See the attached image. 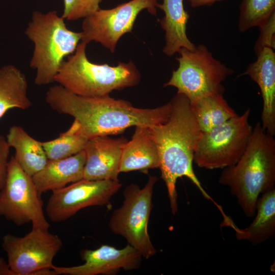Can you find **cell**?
<instances>
[{
  "label": "cell",
  "mask_w": 275,
  "mask_h": 275,
  "mask_svg": "<svg viewBox=\"0 0 275 275\" xmlns=\"http://www.w3.org/2000/svg\"><path fill=\"white\" fill-rule=\"evenodd\" d=\"M28 90V80L19 68L13 65L0 67V119L9 109L32 106Z\"/></svg>",
  "instance_id": "cell-21"
},
{
  "label": "cell",
  "mask_w": 275,
  "mask_h": 275,
  "mask_svg": "<svg viewBox=\"0 0 275 275\" xmlns=\"http://www.w3.org/2000/svg\"><path fill=\"white\" fill-rule=\"evenodd\" d=\"M10 148L6 138L0 134V189L3 187L7 177Z\"/></svg>",
  "instance_id": "cell-27"
},
{
  "label": "cell",
  "mask_w": 275,
  "mask_h": 275,
  "mask_svg": "<svg viewBox=\"0 0 275 275\" xmlns=\"http://www.w3.org/2000/svg\"><path fill=\"white\" fill-rule=\"evenodd\" d=\"M157 180L156 176L150 175L142 188L134 183L127 186L123 191L122 205L114 211L108 224L113 233L123 237L147 259L157 252L148 233V224Z\"/></svg>",
  "instance_id": "cell-7"
},
{
  "label": "cell",
  "mask_w": 275,
  "mask_h": 275,
  "mask_svg": "<svg viewBox=\"0 0 275 275\" xmlns=\"http://www.w3.org/2000/svg\"><path fill=\"white\" fill-rule=\"evenodd\" d=\"M149 127L136 126L131 139L125 143L120 173L140 171L147 173L149 169L159 168L158 150Z\"/></svg>",
  "instance_id": "cell-17"
},
{
  "label": "cell",
  "mask_w": 275,
  "mask_h": 275,
  "mask_svg": "<svg viewBox=\"0 0 275 275\" xmlns=\"http://www.w3.org/2000/svg\"><path fill=\"white\" fill-rule=\"evenodd\" d=\"M2 246L13 275H58L52 269L53 260L63 246L58 235L32 227L22 237L4 235Z\"/></svg>",
  "instance_id": "cell-9"
},
{
  "label": "cell",
  "mask_w": 275,
  "mask_h": 275,
  "mask_svg": "<svg viewBox=\"0 0 275 275\" xmlns=\"http://www.w3.org/2000/svg\"><path fill=\"white\" fill-rule=\"evenodd\" d=\"M193 8H198L204 6H211L214 3L224 0H187Z\"/></svg>",
  "instance_id": "cell-28"
},
{
  "label": "cell",
  "mask_w": 275,
  "mask_h": 275,
  "mask_svg": "<svg viewBox=\"0 0 275 275\" xmlns=\"http://www.w3.org/2000/svg\"><path fill=\"white\" fill-rule=\"evenodd\" d=\"M127 140L98 136L89 139L84 151L86 160L83 179L119 181L118 175L122 150Z\"/></svg>",
  "instance_id": "cell-14"
},
{
  "label": "cell",
  "mask_w": 275,
  "mask_h": 275,
  "mask_svg": "<svg viewBox=\"0 0 275 275\" xmlns=\"http://www.w3.org/2000/svg\"><path fill=\"white\" fill-rule=\"evenodd\" d=\"M256 215L250 226L239 229L234 223L231 228L238 240H244L254 245L273 238L275 234V188L258 199Z\"/></svg>",
  "instance_id": "cell-20"
},
{
  "label": "cell",
  "mask_w": 275,
  "mask_h": 275,
  "mask_svg": "<svg viewBox=\"0 0 275 275\" xmlns=\"http://www.w3.org/2000/svg\"><path fill=\"white\" fill-rule=\"evenodd\" d=\"M122 186L119 181L82 179L54 190L45 210L52 222L66 221L79 210L91 206H110L112 197Z\"/></svg>",
  "instance_id": "cell-12"
},
{
  "label": "cell",
  "mask_w": 275,
  "mask_h": 275,
  "mask_svg": "<svg viewBox=\"0 0 275 275\" xmlns=\"http://www.w3.org/2000/svg\"><path fill=\"white\" fill-rule=\"evenodd\" d=\"M6 140L10 147L15 150L14 157L16 161L30 176L33 177L46 166L48 159L42 142L30 136L21 126H12Z\"/></svg>",
  "instance_id": "cell-19"
},
{
  "label": "cell",
  "mask_w": 275,
  "mask_h": 275,
  "mask_svg": "<svg viewBox=\"0 0 275 275\" xmlns=\"http://www.w3.org/2000/svg\"><path fill=\"white\" fill-rule=\"evenodd\" d=\"M164 12V16L159 20L164 31L165 45L162 52L171 57L178 53L181 48L193 49L196 45L188 38L186 26L189 17L185 10L183 0H162L158 7Z\"/></svg>",
  "instance_id": "cell-18"
},
{
  "label": "cell",
  "mask_w": 275,
  "mask_h": 275,
  "mask_svg": "<svg viewBox=\"0 0 275 275\" xmlns=\"http://www.w3.org/2000/svg\"><path fill=\"white\" fill-rule=\"evenodd\" d=\"M178 53V67L164 87H175L177 93L185 95L190 102L211 94H224L222 82L233 70L215 59L203 44L191 50L182 47Z\"/></svg>",
  "instance_id": "cell-6"
},
{
  "label": "cell",
  "mask_w": 275,
  "mask_h": 275,
  "mask_svg": "<svg viewBox=\"0 0 275 275\" xmlns=\"http://www.w3.org/2000/svg\"><path fill=\"white\" fill-rule=\"evenodd\" d=\"M102 0H63L62 15L66 20L73 21L85 17L100 9Z\"/></svg>",
  "instance_id": "cell-25"
},
{
  "label": "cell",
  "mask_w": 275,
  "mask_h": 275,
  "mask_svg": "<svg viewBox=\"0 0 275 275\" xmlns=\"http://www.w3.org/2000/svg\"><path fill=\"white\" fill-rule=\"evenodd\" d=\"M259 27L260 35L254 46L257 56L265 47L275 48V12Z\"/></svg>",
  "instance_id": "cell-26"
},
{
  "label": "cell",
  "mask_w": 275,
  "mask_h": 275,
  "mask_svg": "<svg viewBox=\"0 0 275 275\" xmlns=\"http://www.w3.org/2000/svg\"><path fill=\"white\" fill-rule=\"evenodd\" d=\"M88 140L71 125L58 138L42 142V145L48 159L57 160L67 158L82 151Z\"/></svg>",
  "instance_id": "cell-23"
},
{
  "label": "cell",
  "mask_w": 275,
  "mask_h": 275,
  "mask_svg": "<svg viewBox=\"0 0 275 275\" xmlns=\"http://www.w3.org/2000/svg\"><path fill=\"white\" fill-rule=\"evenodd\" d=\"M32 177L26 174L12 156L7 177L0 189V215L17 226L31 223L32 227L48 230L50 224Z\"/></svg>",
  "instance_id": "cell-10"
},
{
  "label": "cell",
  "mask_w": 275,
  "mask_h": 275,
  "mask_svg": "<svg viewBox=\"0 0 275 275\" xmlns=\"http://www.w3.org/2000/svg\"><path fill=\"white\" fill-rule=\"evenodd\" d=\"M238 28L241 32L259 26L275 12V0H242Z\"/></svg>",
  "instance_id": "cell-24"
},
{
  "label": "cell",
  "mask_w": 275,
  "mask_h": 275,
  "mask_svg": "<svg viewBox=\"0 0 275 275\" xmlns=\"http://www.w3.org/2000/svg\"><path fill=\"white\" fill-rule=\"evenodd\" d=\"M248 75L256 82L263 99L261 125L267 133L275 135V53L265 47L241 75Z\"/></svg>",
  "instance_id": "cell-15"
},
{
  "label": "cell",
  "mask_w": 275,
  "mask_h": 275,
  "mask_svg": "<svg viewBox=\"0 0 275 275\" xmlns=\"http://www.w3.org/2000/svg\"><path fill=\"white\" fill-rule=\"evenodd\" d=\"M218 181L230 187L249 217L256 213L259 195L274 188L275 140L260 122L253 129L241 157L235 164L223 169Z\"/></svg>",
  "instance_id": "cell-3"
},
{
  "label": "cell",
  "mask_w": 275,
  "mask_h": 275,
  "mask_svg": "<svg viewBox=\"0 0 275 275\" xmlns=\"http://www.w3.org/2000/svg\"><path fill=\"white\" fill-rule=\"evenodd\" d=\"M45 101L58 113L73 117L72 125L88 140L120 134L131 126L151 127L163 123L171 112L170 101L153 108H137L127 101L109 95L80 96L59 85L48 90Z\"/></svg>",
  "instance_id": "cell-1"
},
{
  "label": "cell",
  "mask_w": 275,
  "mask_h": 275,
  "mask_svg": "<svg viewBox=\"0 0 275 275\" xmlns=\"http://www.w3.org/2000/svg\"><path fill=\"white\" fill-rule=\"evenodd\" d=\"M85 263L71 267H58L52 269L58 274L97 275L115 274L121 269L129 270L138 269L141 265L142 255L128 244L122 249L106 244L94 250H85L81 252Z\"/></svg>",
  "instance_id": "cell-13"
},
{
  "label": "cell",
  "mask_w": 275,
  "mask_h": 275,
  "mask_svg": "<svg viewBox=\"0 0 275 275\" xmlns=\"http://www.w3.org/2000/svg\"><path fill=\"white\" fill-rule=\"evenodd\" d=\"M86 160L84 150L67 158L48 160L44 168L32 177L39 194L53 191L82 179Z\"/></svg>",
  "instance_id": "cell-16"
},
{
  "label": "cell",
  "mask_w": 275,
  "mask_h": 275,
  "mask_svg": "<svg viewBox=\"0 0 275 275\" xmlns=\"http://www.w3.org/2000/svg\"><path fill=\"white\" fill-rule=\"evenodd\" d=\"M24 33L34 45L30 66L36 71L35 83L38 86L54 82L63 62L82 38L81 32L69 30L55 10L34 11Z\"/></svg>",
  "instance_id": "cell-5"
},
{
  "label": "cell",
  "mask_w": 275,
  "mask_h": 275,
  "mask_svg": "<svg viewBox=\"0 0 275 275\" xmlns=\"http://www.w3.org/2000/svg\"><path fill=\"white\" fill-rule=\"evenodd\" d=\"M157 0H131L109 9H99L83 19L81 41L100 43L114 52L120 39L130 32L139 14L144 10L156 15Z\"/></svg>",
  "instance_id": "cell-11"
},
{
  "label": "cell",
  "mask_w": 275,
  "mask_h": 275,
  "mask_svg": "<svg viewBox=\"0 0 275 275\" xmlns=\"http://www.w3.org/2000/svg\"><path fill=\"white\" fill-rule=\"evenodd\" d=\"M190 103L202 132L209 131L238 115L222 94L207 95Z\"/></svg>",
  "instance_id": "cell-22"
},
{
  "label": "cell",
  "mask_w": 275,
  "mask_h": 275,
  "mask_svg": "<svg viewBox=\"0 0 275 275\" xmlns=\"http://www.w3.org/2000/svg\"><path fill=\"white\" fill-rule=\"evenodd\" d=\"M171 112L163 123L150 127L156 144L161 177L167 186L171 212L178 210L176 184L182 177L188 178L203 196L216 204L205 191L193 169L194 154L202 131L200 129L188 99L177 93L170 101Z\"/></svg>",
  "instance_id": "cell-2"
},
{
  "label": "cell",
  "mask_w": 275,
  "mask_h": 275,
  "mask_svg": "<svg viewBox=\"0 0 275 275\" xmlns=\"http://www.w3.org/2000/svg\"><path fill=\"white\" fill-rule=\"evenodd\" d=\"M0 275H13L8 262H6L3 257H0Z\"/></svg>",
  "instance_id": "cell-29"
},
{
  "label": "cell",
  "mask_w": 275,
  "mask_h": 275,
  "mask_svg": "<svg viewBox=\"0 0 275 275\" xmlns=\"http://www.w3.org/2000/svg\"><path fill=\"white\" fill-rule=\"evenodd\" d=\"M87 45L80 41L73 53L66 58L54 77V82L80 96H108L114 90L135 86L141 75L131 61L113 66L91 62L86 54Z\"/></svg>",
  "instance_id": "cell-4"
},
{
  "label": "cell",
  "mask_w": 275,
  "mask_h": 275,
  "mask_svg": "<svg viewBox=\"0 0 275 275\" xmlns=\"http://www.w3.org/2000/svg\"><path fill=\"white\" fill-rule=\"evenodd\" d=\"M250 109L209 131L202 132L194 154L197 166L206 169H224L235 164L247 147L253 131Z\"/></svg>",
  "instance_id": "cell-8"
}]
</instances>
